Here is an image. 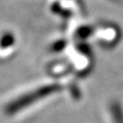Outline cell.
Masks as SVG:
<instances>
[{
	"mask_svg": "<svg viewBox=\"0 0 123 123\" xmlns=\"http://www.w3.org/2000/svg\"><path fill=\"white\" fill-rule=\"evenodd\" d=\"M59 89H60V86L56 85V84L43 86V87L35 90L34 92L27 93V94L19 97L18 100L12 102L7 107L6 111H8V113H14L16 111H18L21 109L26 108L28 105H31V104L35 103L36 101L40 100V98H44L45 96H48V95L53 93V92H56Z\"/></svg>",
	"mask_w": 123,
	"mask_h": 123,
	"instance_id": "obj_1",
	"label": "cell"
},
{
	"mask_svg": "<svg viewBox=\"0 0 123 123\" xmlns=\"http://www.w3.org/2000/svg\"><path fill=\"white\" fill-rule=\"evenodd\" d=\"M110 111L114 123H123V109L118 102H112L110 106Z\"/></svg>",
	"mask_w": 123,
	"mask_h": 123,
	"instance_id": "obj_2",
	"label": "cell"
}]
</instances>
